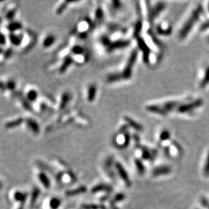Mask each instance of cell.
I'll list each match as a JSON object with an SVG mask.
<instances>
[{"label":"cell","mask_w":209,"mask_h":209,"mask_svg":"<svg viewBox=\"0 0 209 209\" xmlns=\"http://www.w3.org/2000/svg\"><path fill=\"white\" fill-rule=\"evenodd\" d=\"M202 206L204 207H205V206H207L208 205V202H207V200H205V199H203L202 200Z\"/></svg>","instance_id":"ffe728a7"},{"label":"cell","mask_w":209,"mask_h":209,"mask_svg":"<svg viewBox=\"0 0 209 209\" xmlns=\"http://www.w3.org/2000/svg\"><path fill=\"white\" fill-rule=\"evenodd\" d=\"M179 102L177 101H171L166 102L162 105H150L146 106V110L149 112L156 113L161 115H166L169 112L174 110L175 108H178Z\"/></svg>","instance_id":"7a4b0ae2"},{"label":"cell","mask_w":209,"mask_h":209,"mask_svg":"<svg viewBox=\"0 0 209 209\" xmlns=\"http://www.w3.org/2000/svg\"><path fill=\"white\" fill-rule=\"evenodd\" d=\"M116 169H117V170H118V172L120 175V177L122 178V179L125 182V183H126L127 186H130L131 182H130V180H129L128 175L126 172V171H125L123 169V167L121 166L120 164L116 165Z\"/></svg>","instance_id":"52a82bcc"},{"label":"cell","mask_w":209,"mask_h":209,"mask_svg":"<svg viewBox=\"0 0 209 209\" xmlns=\"http://www.w3.org/2000/svg\"><path fill=\"white\" fill-rule=\"evenodd\" d=\"M160 138L162 141L169 140L170 138V134H169V131H165L162 132L161 134V136H160Z\"/></svg>","instance_id":"9a60e30c"},{"label":"cell","mask_w":209,"mask_h":209,"mask_svg":"<svg viewBox=\"0 0 209 209\" xmlns=\"http://www.w3.org/2000/svg\"><path fill=\"white\" fill-rule=\"evenodd\" d=\"M209 83V67L206 69V73H205V76H204V79L202 80L201 83H200V87L201 88H204L205 87L206 85H207Z\"/></svg>","instance_id":"30bf717a"},{"label":"cell","mask_w":209,"mask_h":209,"mask_svg":"<svg viewBox=\"0 0 209 209\" xmlns=\"http://www.w3.org/2000/svg\"><path fill=\"white\" fill-rule=\"evenodd\" d=\"M15 198L19 201H23L26 198V196L22 193H16L15 194Z\"/></svg>","instance_id":"2e32d148"},{"label":"cell","mask_w":209,"mask_h":209,"mask_svg":"<svg viewBox=\"0 0 209 209\" xmlns=\"http://www.w3.org/2000/svg\"><path fill=\"white\" fill-rule=\"evenodd\" d=\"M202 12V8L201 6H198L196 8V10L192 12L191 16H190V18H188L185 24L183 25V28L180 31V33H179V37H180L181 39H184L188 35V33L191 31L192 28L194 27V25L198 22Z\"/></svg>","instance_id":"6da1fadb"},{"label":"cell","mask_w":209,"mask_h":209,"mask_svg":"<svg viewBox=\"0 0 209 209\" xmlns=\"http://www.w3.org/2000/svg\"><path fill=\"white\" fill-rule=\"evenodd\" d=\"M0 188H1V183H0Z\"/></svg>","instance_id":"7402d4cb"},{"label":"cell","mask_w":209,"mask_h":209,"mask_svg":"<svg viewBox=\"0 0 209 209\" xmlns=\"http://www.w3.org/2000/svg\"><path fill=\"white\" fill-rule=\"evenodd\" d=\"M137 43H138V45L140 48L142 50V52L144 53V59L145 62H148L149 59V54H150V49L148 47V45L145 44V41L142 39L141 38H138L137 39Z\"/></svg>","instance_id":"5b68a950"},{"label":"cell","mask_w":209,"mask_h":209,"mask_svg":"<svg viewBox=\"0 0 209 209\" xmlns=\"http://www.w3.org/2000/svg\"><path fill=\"white\" fill-rule=\"evenodd\" d=\"M165 7V5L163 3H159L158 4H157L156 6L154 8V9L152 10L151 13H150V18H151L152 19L155 18L158 14H159L163 10Z\"/></svg>","instance_id":"ba28073f"},{"label":"cell","mask_w":209,"mask_h":209,"mask_svg":"<svg viewBox=\"0 0 209 209\" xmlns=\"http://www.w3.org/2000/svg\"><path fill=\"white\" fill-rule=\"evenodd\" d=\"M137 50H134V51H133L130 57L129 58V60L127 62L126 66H125L123 74H120L121 77L123 79H127L131 77L132 73V69L133 67V65H134L135 62L137 60Z\"/></svg>","instance_id":"3957f363"},{"label":"cell","mask_w":209,"mask_h":209,"mask_svg":"<svg viewBox=\"0 0 209 209\" xmlns=\"http://www.w3.org/2000/svg\"><path fill=\"white\" fill-rule=\"evenodd\" d=\"M171 171V169L169 166H159V167H157V168L156 169H154L153 170L152 173L154 176H160V175L169 174Z\"/></svg>","instance_id":"8992f818"},{"label":"cell","mask_w":209,"mask_h":209,"mask_svg":"<svg viewBox=\"0 0 209 209\" xmlns=\"http://www.w3.org/2000/svg\"><path fill=\"white\" fill-rule=\"evenodd\" d=\"M203 173H204V176L209 177V152L208 154L205 165H204V166Z\"/></svg>","instance_id":"8fae6325"},{"label":"cell","mask_w":209,"mask_h":209,"mask_svg":"<svg viewBox=\"0 0 209 209\" xmlns=\"http://www.w3.org/2000/svg\"><path fill=\"white\" fill-rule=\"evenodd\" d=\"M208 43H209V36H208Z\"/></svg>","instance_id":"44dd1931"},{"label":"cell","mask_w":209,"mask_h":209,"mask_svg":"<svg viewBox=\"0 0 209 209\" xmlns=\"http://www.w3.org/2000/svg\"><path fill=\"white\" fill-rule=\"evenodd\" d=\"M58 204H59V202H58V200H54V201H53V204H52V206L54 208H56V206H58Z\"/></svg>","instance_id":"d6986e66"},{"label":"cell","mask_w":209,"mask_h":209,"mask_svg":"<svg viewBox=\"0 0 209 209\" xmlns=\"http://www.w3.org/2000/svg\"><path fill=\"white\" fill-rule=\"evenodd\" d=\"M208 10H209V6H208Z\"/></svg>","instance_id":"603a6c76"},{"label":"cell","mask_w":209,"mask_h":209,"mask_svg":"<svg viewBox=\"0 0 209 209\" xmlns=\"http://www.w3.org/2000/svg\"><path fill=\"white\" fill-rule=\"evenodd\" d=\"M209 28V20L203 23L201 26V30L202 31H205L207 30V29Z\"/></svg>","instance_id":"ac0fdd59"},{"label":"cell","mask_w":209,"mask_h":209,"mask_svg":"<svg viewBox=\"0 0 209 209\" xmlns=\"http://www.w3.org/2000/svg\"><path fill=\"white\" fill-rule=\"evenodd\" d=\"M39 179H40V181H41V183H43L45 187H49V181L48 180V177L45 176L44 174L42 173V174H41L39 175Z\"/></svg>","instance_id":"7c38bea8"},{"label":"cell","mask_w":209,"mask_h":209,"mask_svg":"<svg viewBox=\"0 0 209 209\" xmlns=\"http://www.w3.org/2000/svg\"><path fill=\"white\" fill-rule=\"evenodd\" d=\"M135 165L137 166V170H138V171H139V173H141V174H143L144 172L145 169H144V166L143 164H142V162L140 161L137 160V161H135Z\"/></svg>","instance_id":"4fadbf2b"},{"label":"cell","mask_w":209,"mask_h":209,"mask_svg":"<svg viewBox=\"0 0 209 209\" xmlns=\"http://www.w3.org/2000/svg\"><path fill=\"white\" fill-rule=\"evenodd\" d=\"M202 104H203L202 99H198L192 102L182 104V105L179 106L177 108V110L179 113H185V112H190L191 110L196 109V108L200 107L202 105Z\"/></svg>","instance_id":"277c9868"},{"label":"cell","mask_w":209,"mask_h":209,"mask_svg":"<svg viewBox=\"0 0 209 209\" xmlns=\"http://www.w3.org/2000/svg\"><path fill=\"white\" fill-rule=\"evenodd\" d=\"M126 121L128 123L129 125H130V126H131L133 128L137 129V130L141 131L142 129H143V127H142L141 125H140L139 123H137V122H135V121L132 120L130 118H128V117H127V118H126Z\"/></svg>","instance_id":"9c48e42d"},{"label":"cell","mask_w":209,"mask_h":209,"mask_svg":"<svg viewBox=\"0 0 209 209\" xmlns=\"http://www.w3.org/2000/svg\"><path fill=\"white\" fill-rule=\"evenodd\" d=\"M141 28H142V24H141V21H138L137 23V24H135V31H134V36H137V35L139 34L141 30Z\"/></svg>","instance_id":"5bb4252c"},{"label":"cell","mask_w":209,"mask_h":209,"mask_svg":"<svg viewBox=\"0 0 209 209\" xmlns=\"http://www.w3.org/2000/svg\"><path fill=\"white\" fill-rule=\"evenodd\" d=\"M95 88L94 87V86H92V87H91L89 91V100H92L94 98V95H95Z\"/></svg>","instance_id":"e0dca14e"}]
</instances>
